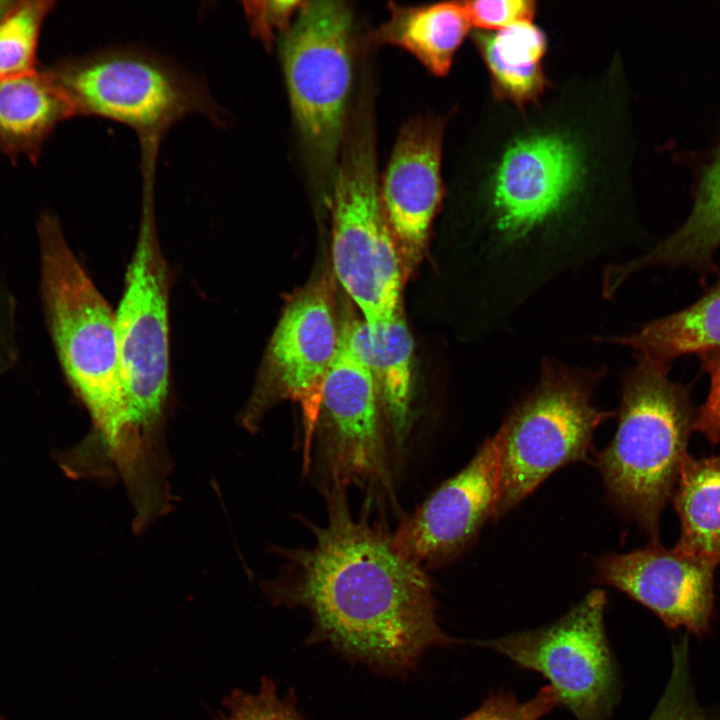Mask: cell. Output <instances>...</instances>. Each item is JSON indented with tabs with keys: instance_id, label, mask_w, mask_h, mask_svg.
<instances>
[{
	"instance_id": "obj_1",
	"label": "cell",
	"mask_w": 720,
	"mask_h": 720,
	"mask_svg": "<svg viewBox=\"0 0 720 720\" xmlns=\"http://www.w3.org/2000/svg\"><path fill=\"white\" fill-rule=\"evenodd\" d=\"M327 520L310 547L285 550V564L261 583L274 606L312 618L307 644L325 643L352 663L406 677L433 647L457 639L439 625L433 584L392 536L350 512L345 488L326 487Z\"/></svg>"
},
{
	"instance_id": "obj_2",
	"label": "cell",
	"mask_w": 720,
	"mask_h": 720,
	"mask_svg": "<svg viewBox=\"0 0 720 720\" xmlns=\"http://www.w3.org/2000/svg\"><path fill=\"white\" fill-rule=\"evenodd\" d=\"M41 294L51 338L74 394L87 410L91 429L60 451L74 480L104 482L140 477L121 377L115 312L69 247L58 222L39 228Z\"/></svg>"
},
{
	"instance_id": "obj_3",
	"label": "cell",
	"mask_w": 720,
	"mask_h": 720,
	"mask_svg": "<svg viewBox=\"0 0 720 720\" xmlns=\"http://www.w3.org/2000/svg\"><path fill=\"white\" fill-rule=\"evenodd\" d=\"M668 368L639 359L625 374L616 432L596 457L608 500L652 541L688 455L695 417L687 388L669 379Z\"/></svg>"
},
{
	"instance_id": "obj_4",
	"label": "cell",
	"mask_w": 720,
	"mask_h": 720,
	"mask_svg": "<svg viewBox=\"0 0 720 720\" xmlns=\"http://www.w3.org/2000/svg\"><path fill=\"white\" fill-rule=\"evenodd\" d=\"M118 354L135 449L143 474L171 471L165 439L169 395V274L158 239L154 191H143L141 220L121 302Z\"/></svg>"
},
{
	"instance_id": "obj_5",
	"label": "cell",
	"mask_w": 720,
	"mask_h": 720,
	"mask_svg": "<svg viewBox=\"0 0 720 720\" xmlns=\"http://www.w3.org/2000/svg\"><path fill=\"white\" fill-rule=\"evenodd\" d=\"M601 377L600 371L543 362L535 388L496 432L500 475L493 519L518 506L558 469L588 459L596 428L612 416L593 405Z\"/></svg>"
},
{
	"instance_id": "obj_6",
	"label": "cell",
	"mask_w": 720,
	"mask_h": 720,
	"mask_svg": "<svg viewBox=\"0 0 720 720\" xmlns=\"http://www.w3.org/2000/svg\"><path fill=\"white\" fill-rule=\"evenodd\" d=\"M76 114L97 115L134 129L142 153H158L167 130L200 113L216 125L228 121L199 78L166 60L135 49H110L54 72Z\"/></svg>"
},
{
	"instance_id": "obj_7",
	"label": "cell",
	"mask_w": 720,
	"mask_h": 720,
	"mask_svg": "<svg viewBox=\"0 0 720 720\" xmlns=\"http://www.w3.org/2000/svg\"><path fill=\"white\" fill-rule=\"evenodd\" d=\"M332 184L335 275L369 326L387 322L401 308L405 273L381 203L369 117L357 120Z\"/></svg>"
},
{
	"instance_id": "obj_8",
	"label": "cell",
	"mask_w": 720,
	"mask_h": 720,
	"mask_svg": "<svg viewBox=\"0 0 720 720\" xmlns=\"http://www.w3.org/2000/svg\"><path fill=\"white\" fill-rule=\"evenodd\" d=\"M352 18L342 1L303 2L281 45L298 130L313 164L331 179L352 83Z\"/></svg>"
},
{
	"instance_id": "obj_9",
	"label": "cell",
	"mask_w": 720,
	"mask_h": 720,
	"mask_svg": "<svg viewBox=\"0 0 720 720\" xmlns=\"http://www.w3.org/2000/svg\"><path fill=\"white\" fill-rule=\"evenodd\" d=\"M606 603L605 591L594 589L549 625L475 644L541 674L576 720H610L621 687L605 632Z\"/></svg>"
},
{
	"instance_id": "obj_10",
	"label": "cell",
	"mask_w": 720,
	"mask_h": 720,
	"mask_svg": "<svg viewBox=\"0 0 720 720\" xmlns=\"http://www.w3.org/2000/svg\"><path fill=\"white\" fill-rule=\"evenodd\" d=\"M340 332L333 301L324 284L293 297L273 331L261 375L240 414V424L249 432H256L270 407L284 400L297 404L304 427V472L310 466L323 385L338 350Z\"/></svg>"
},
{
	"instance_id": "obj_11",
	"label": "cell",
	"mask_w": 720,
	"mask_h": 720,
	"mask_svg": "<svg viewBox=\"0 0 720 720\" xmlns=\"http://www.w3.org/2000/svg\"><path fill=\"white\" fill-rule=\"evenodd\" d=\"M373 375L342 329L325 377L320 416V460L329 485L350 484L393 495L391 469ZM318 420V421H319Z\"/></svg>"
},
{
	"instance_id": "obj_12",
	"label": "cell",
	"mask_w": 720,
	"mask_h": 720,
	"mask_svg": "<svg viewBox=\"0 0 720 720\" xmlns=\"http://www.w3.org/2000/svg\"><path fill=\"white\" fill-rule=\"evenodd\" d=\"M584 172L578 145L558 132L532 133L507 147L491 185L490 214L506 239L516 240L558 215Z\"/></svg>"
},
{
	"instance_id": "obj_13",
	"label": "cell",
	"mask_w": 720,
	"mask_h": 720,
	"mask_svg": "<svg viewBox=\"0 0 720 720\" xmlns=\"http://www.w3.org/2000/svg\"><path fill=\"white\" fill-rule=\"evenodd\" d=\"M500 447L495 433L468 464L442 483L392 535L395 548L424 566L461 554L493 519L499 493Z\"/></svg>"
},
{
	"instance_id": "obj_14",
	"label": "cell",
	"mask_w": 720,
	"mask_h": 720,
	"mask_svg": "<svg viewBox=\"0 0 720 720\" xmlns=\"http://www.w3.org/2000/svg\"><path fill=\"white\" fill-rule=\"evenodd\" d=\"M715 566L658 541L624 554H606L596 580L627 594L670 628L707 630L713 609Z\"/></svg>"
},
{
	"instance_id": "obj_15",
	"label": "cell",
	"mask_w": 720,
	"mask_h": 720,
	"mask_svg": "<svg viewBox=\"0 0 720 720\" xmlns=\"http://www.w3.org/2000/svg\"><path fill=\"white\" fill-rule=\"evenodd\" d=\"M444 122L416 118L404 125L387 166L380 198L405 275L422 258L443 196Z\"/></svg>"
},
{
	"instance_id": "obj_16",
	"label": "cell",
	"mask_w": 720,
	"mask_h": 720,
	"mask_svg": "<svg viewBox=\"0 0 720 720\" xmlns=\"http://www.w3.org/2000/svg\"><path fill=\"white\" fill-rule=\"evenodd\" d=\"M348 343L369 367L394 442L401 447L411 426L414 342L402 308L387 322L369 326L363 319L341 327Z\"/></svg>"
},
{
	"instance_id": "obj_17",
	"label": "cell",
	"mask_w": 720,
	"mask_h": 720,
	"mask_svg": "<svg viewBox=\"0 0 720 720\" xmlns=\"http://www.w3.org/2000/svg\"><path fill=\"white\" fill-rule=\"evenodd\" d=\"M75 114L54 72L0 80V146L10 152L32 156L60 121Z\"/></svg>"
},
{
	"instance_id": "obj_18",
	"label": "cell",
	"mask_w": 720,
	"mask_h": 720,
	"mask_svg": "<svg viewBox=\"0 0 720 720\" xmlns=\"http://www.w3.org/2000/svg\"><path fill=\"white\" fill-rule=\"evenodd\" d=\"M376 40L405 49L432 74L446 75L472 25L463 2L423 6L390 4Z\"/></svg>"
},
{
	"instance_id": "obj_19",
	"label": "cell",
	"mask_w": 720,
	"mask_h": 720,
	"mask_svg": "<svg viewBox=\"0 0 720 720\" xmlns=\"http://www.w3.org/2000/svg\"><path fill=\"white\" fill-rule=\"evenodd\" d=\"M474 40L488 68L496 96L515 105L535 102L547 80L542 59L545 34L531 21H522L496 32L478 31Z\"/></svg>"
},
{
	"instance_id": "obj_20",
	"label": "cell",
	"mask_w": 720,
	"mask_h": 720,
	"mask_svg": "<svg viewBox=\"0 0 720 720\" xmlns=\"http://www.w3.org/2000/svg\"><path fill=\"white\" fill-rule=\"evenodd\" d=\"M720 248V138L698 176L689 216L670 237L648 254L627 262L632 274L652 265L705 266Z\"/></svg>"
},
{
	"instance_id": "obj_21",
	"label": "cell",
	"mask_w": 720,
	"mask_h": 720,
	"mask_svg": "<svg viewBox=\"0 0 720 720\" xmlns=\"http://www.w3.org/2000/svg\"><path fill=\"white\" fill-rule=\"evenodd\" d=\"M610 341L631 348L639 359L665 365L682 355L720 351V283L687 308Z\"/></svg>"
},
{
	"instance_id": "obj_22",
	"label": "cell",
	"mask_w": 720,
	"mask_h": 720,
	"mask_svg": "<svg viewBox=\"0 0 720 720\" xmlns=\"http://www.w3.org/2000/svg\"><path fill=\"white\" fill-rule=\"evenodd\" d=\"M681 525L675 546L713 566L720 563V455L685 457L673 491Z\"/></svg>"
},
{
	"instance_id": "obj_23",
	"label": "cell",
	"mask_w": 720,
	"mask_h": 720,
	"mask_svg": "<svg viewBox=\"0 0 720 720\" xmlns=\"http://www.w3.org/2000/svg\"><path fill=\"white\" fill-rule=\"evenodd\" d=\"M52 1L13 3L0 19V80L34 72L38 36Z\"/></svg>"
},
{
	"instance_id": "obj_24",
	"label": "cell",
	"mask_w": 720,
	"mask_h": 720,
	"mask_svg": "<svg viewBox=\"0 0 720 720\" xmlns=\"http://www.w3.org/2000/svg\"><path fill=\"white\" fill-rule=\"evenodd\" d=\"M213 720H306L298 709L295 691L280 696L272 678L264 676L256 692L233 689Z\"/></svg>"
},
{
	"instance_id": "obj_25",
	"label": "cell",
	"mask_w": 720,
	"mask_h": 720,
	"mask_svg": "<svg viewBox=\"0 0 720 720\" xmlns=\"http://www.w3.org/2000/svg\"><path fill=\"white\" fill-rule=\"evenodd\" d=\"M648 720H707L692 693L686 639L673 646L668 684Z\"/></svg>"
},
{
	"instance_id": "obj_26",
	"label": "cell",
	"mask_w": 720,
	"mask_h": 720,
	"mask_svg": "<svg viewBox=\"0 0 720 720\" xmlns=\"http://www.w3.org/2000/svg\"><path fill=\"white\" fill-rule=\"evenodd\" d=\"M558 704L556 694L549 685L522 702L512 693L498 692L460 720H540Z\"/></svg>"
},
{
	"instance_id": "obj_27",
	"label": "cell",
	"mask_w": 720,
	"mask_h": 720,
	"mask_svg": "<svg viewBox=\"0 0 720 720\" xmlns=\"http://www.w3.org/2000/svg\"><path fill=\"white\" fill-rule=\"evenodd\" d=\"M470 22L482 31L501 30L515 23L532 21L536 3L530 0L463 1Z\"/></svg>"
},
{
	"instance_id": "obj_28",
	"label": "cell",
	"mask_w": 720,
	"mask_h": 720,
	"mask_svg": "<svg viewBox=\"0 0 720 720\" xmlns=\"http://www.w3.org/2000/svg\"><path fill=\"white\" fill-rule=\"evenodd\" d=\"M300 1H244L242 2L251 33L270 46L278 32H287L292 16L298 12Z\"/></svg>"
},
{
	"instance_id": "obj_29",
	"label": "cell",
	"mask_w": 720,
	"mask_h": 720,
	"mask_svg": "<svg viewBox=\"0 0 720 720\" xmlns=\"http://www.w3.org/2000/svg\"><path fill=\"white\" fill-rule=\"evenodd\" d=\"M710 377V390L704 404L695 413L693 430L701 432L710 442L720 443V351L700 356Z\"/></svg>"
},
{
	"instance_id": "obj_30",
	"label": "cell",
	"mask_w": 720,
	"mask_h": 720,
	"mask_svg": "<svg viewBox=\"0 0 720 720\" xmlns=\"http://www.w3.org/2000/svg\"><path fill=\"white\" fill-rule=\"evenodd\" d=\"M13 3L14 2H10V1H0V19L9 10V8L13 5Z\"/></svg>"
}]
</instances>
